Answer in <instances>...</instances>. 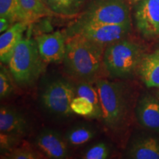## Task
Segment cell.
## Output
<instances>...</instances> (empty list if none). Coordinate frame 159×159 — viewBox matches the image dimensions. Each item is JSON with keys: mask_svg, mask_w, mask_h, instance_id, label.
Listing matches in <instances>:
<instances>
[{"mask_svg": "<svg viewBox=\"0 0 159 159\" xmlns=\"http://www.w3.org/2000/svg\"><path fill=\"white\" fill-rule=\"evenodd\" d=\"M132 2H137L139 1V0H131Z\"/></svg>", "mask_w": 159, "mask_h": 159, "instance_id": "27", "label": "cell"}, {"mask_svg": "<svg viewBox=\"0 0 159 159\" xmlns=\"http://www.w3.org/2000/svg\"><path fill=\"white\" fill-rule=\"evenodd\" d=\"M13 24H11L9 20L4 17H0V33H3L4 32L7 30Z\"/></svg>", "mask_w": 159, "mask_h": 159, "instance_id": "26", "label": "cell"}, {"mask_svg": "<svg viewBox=\"0 0 159 159\" xmlns=\"http://www.w3.org/2000/svg\"><path fill=\"white\" fill-rule=\"evenodd\" d=\"M105 49L80 35L68 36L63 60L66 74L80 81L91 83L103 67Z\"/></svg>", "mask_w": 159, "mask_h": 159, "instance_id": "1", "label": "cell"}, {"mask_svg": "<svg viewBox=\"0 0 159 159\" xmlns=\"http://www.w3.org/2000/svg\"><path fill=\"white\" fill-rule=\"evenodd\" d=\"M97 131L88 124H78L69 129L65 134V139L69 146L78 147L86 144L96 136Z\"/></svg>", "mask_w": 159, "mask_h": 159, "instance_id": "18", "label": "cell"}, {"mask_svg": "<svg viewBox=\"0 0 159 159\" xmlns=\"http://www.w3.org/2000/svg\"><path fill=\"white\" fill-rule=\"evenodd\" d=\"M68 36L66 32L55 31L36 36L39 54L45 63H60L64 57Z\"/></svg>", "mask_w": 159, "mask_h": 159, "instance_id": "10", "label": "cell"}, {"mask_svg": "<svg viewBox=\"0 0 159 159\" xmlns=\"http://www.w3.org/2000/svg\"><path fill=\"white\" fill-rule=\"evenodd\" d=\"M91 24H131L127 0H89L71 25Z\"/></svg>", "mask_w": 159, "mask_h": 159, "instance_id": "5", "label": "cell"}, {"mask_svg": "<svg viewBox=\"0 0 159 159\" xmlns=\"http://www.w3.org/2000/svg\"><path fill=\"white\" fill-rule=\"evenodd\" d=\"M13 77L10 71L6 69L2 64L0 69V97L1 99L7 98L13 92Z\"/></svg>", "mask_w": 159, "mask_h": 159, "instance_id": "24", "label": "cell"}, {"mask_svg": "<svg viewBox=\"0 0 159 159\" xmlns=\"http://www.w3.org/2000/svg\"><path fill=\"white\" fill-rule=\"evenodd\" d=\"M134 18L137 30L144 38L159 36V0H139Z\"/></svg>", "mask_w": 159, "mask_h": 159, "instance_id": "8", "label": "cell"}, {"mask_svg": "<svg viewBox=\"0 0 159 159\" xmlns=\"http://www.w3.org/2000/svg\"><path fill=\"white\" fill-rule=\"evenodd\" d=\"M131 30V24H91L71 26L66 30L67 36L78 34L89 41L106 47L127 38Z\"/></svg>", "mask_w": 159, "mask_h": 159, "instance_id": "7", "label": "cell"}, {"mask_svg": "<svg viewBox=\"0 0 159 159\" xmlns=\"http://www.w3.org/2000/svg\"><path fill=\"white\" fill-rule=\"evenodd\" d=\"M102 122L109 130L116 131L122 128L128 113V99L125 87L122 83L108 80H97Z\"/></svg>", "mask_w": 159, "mask_h": 159, "instance_id": "4", "label": "cell"}, {"mask_svg": "<svg viewBox=\"0 0 159 159\" xmlns=\"http://www.w3.org/2000/svg\"><path fill=\"white\" fill-rule=\"evenodd\" d=\"M138 71L147 87L159 88V49L144 55Z\"/></svg>", "mask_w": 159, "mask_h": 159, "instance_id": "15", "label": "cell"}, {"mask_svg": "<svg viewBox=\"0 0 159 159\" xmlns=\"http://www.w3.org/2000/svg\"><path fill=\"white\" fill-rule=\"evenodd\" d=\"M24 21L30 24L41 18L52 14L43 0H19Z\"/></svg>", "mask_w": 159, "mask_h": 159, "instance_id": "17", "label": "cell"}, {"mask_svg": "<svg viewBox=\"0 0 159 159\" xmlns=\"http://www.w3.org/2000/svg\"><path fill=\"white\" fill-rule=\"evenodd\" d=\"M127 156L133 159H159V139L152 136L137 137L130 143Z\"/></svg>", "mask_w": 159, "mask_h": 159, "instance_id": "14", "label": "cell"}, {"mask_svg": "<svg viewBox=\"0 0 159 159\" xmlns=\"http://www.w3.org/2000/svg\"><path fill=\"white\" fill-rule=\"evenodd\" d=\"M71 108L74 114L80 116L93 119L102 118V115L97 111L93 103L85 97H75L71 103Z\"/></svg>", "mask_w": 159, "mask_h": 159, "instance_id": "20", "label": "cell"}, {"mask_svg": "<svg viewBox=\"0 0 159 159\" xmlns=\"http://www.w3.org/2000/svg\"><path fill=\"white\" fill-rule=\"evenodd\" d=\"M28 122L25 115L9 105L0 108V133L22 138L27 134Z\"/></svg>", "mask_w": 159, "mask_h": 159, "instance_id": "11", "label": "cell"}, {"mask_svg": "<svg viewBox=\"0 0 159 159\" xmlns=\"http://www.w3.org/2000/svg\"><path fill=\"white\" fill-rule=\"evenodd\" d=\"M44 63L35 40L23 39L7 65L15 82L21 87H29L34 84L43 72Z\"/></svg>", "mask_w": 159, "mask_h": 159, "instance_id": "3", "label": "cell"}, {"mask_svg": "<svg viewBox=\"0 0 159 159\" xmlns=\"http://www.w3.org/2000/svg\"><path fill=\"white\" fill-rule=\"evenodd\" d=\"M20 137L10 135L4 133H0V149L1 152L4 155L7 154L13 148L18 146L20 141Z\"/></svg>", "mask_w": 159, "mask_h": 159, "instance_id": "25", "label": "cell"}, {"mask_svg": "<svg viewBox=\"0 0 159 159\" xmlns=\"http://www.w3.org/2000/svg\"><path fill=\"white\" fill-rule=\"evenodd\" d=\"M29 24L25 21H18L2 33L0 36V60L4 64H8L10 59L14 52Z\"/></svg>", "mask_w": 159, "mask_h": 159, "instance_id": "13", "label": "cell"}, {"mask_svg": "<svg viewBox=\"0 0 159 159\" xmlns=\"http://www.w3.org/2000/svg\"><path fill=\"white\" fill-rule=\"evenodd\" d=\"M43 2L53 14L70 17L80 14L86 0H43Z\"/></svg>", "mask_w": 159, "mask_h": 159, "instance_id": "16", "label": "cell"}, {"mask_svg": "<svg viewBox=\"0 0 159 159\" xmlns=\"http://www.w3.org/2000/svg\"><path fill=\"white\" fill-rule=\"evenodd\" d=\"M35 146L48 158L64 159L70 157L69 144L65 137L52 129H44L35 139Z\"/></svg>", "mask_w": 159, "mask_h": 159, "instance_id": "9", "label": "cell"}, {"mask_svg": "<svg viewBox=\"0 0 159 159\" xmlns=\"http://www.w3.org/2000/svg\"><path fill=\"white\" fill-rule=\"evenodd\" d=\"M0 17H4L14 24L25 21L19 0H0Z\"/></svg>", "mask_w": 159, "mask_h": 159, "instance_id": "19", "label": "cell"}, {"mask_svg": "<svg viewBox=\"0 0 159 159\" xmlns=\"http://www.w3.org/2000/svg\"><path fill=\"white\" fill-rule=\"evenodd\" d=\"M144 56L142 46L125 38L105 47L103 68L113 78H128L138 70Z\"/></svg>", "mask_w": 159, "mask_h": 159, "instance_id": "2", "label": "cell"}, {"mask_svg": "<svg viewBox=\"0 0 159 159\" xmlns=\"http://www.w3.org/2000/svg\"><path fill=\"white\" fill-rule=\"evenodd\" d=\"M76 96L83 97L89 99L94 105L97 111L102 115V108H101L100 99L98 91L96 85L94 86L90 82H83L80 81V83L75 86Z\"/></svg>", "mask_w": 159, "mask_h": 159, "instance_id": "21", "label": "cell"}, {"mask_svg": "<svg viewBox=\"0 0 159 159\" xmlns=\"http://www.w3.org/2000/svg\"><path fill=\"white\" fill-rule=\"evenodd\" d=\"M136 115L138 122L149 130L159 132V98L145 94L137 103Z\"/></svg>", "mask_w": 159, "mask_h": 159, "instance_id": "12", "label": "cell"}, {"mask_svg": "<svg viewBox=\"0 0 159 159\" xmlns=\"http://www.w3.org/2000/svg\"><path fill=\"white\" fill-rule=\"evenodd\" d=\"M111 150L105 142H97L91 145L82 154L83 159H106L110 158Z\"/></svg>", "mask_w": 159, "mask_h": 159, "instance_id": "23", "label": "cell"}, {"mask_svg": "<svg viewBox=\"0 0 159 159\" xmlns=\"http://www.w3.org/2000/svg\"><path fill=\"white\" fill-rule=\"evenodd\" d=\"M4 158L9 159H39L43 158V155L39 150L33 149L29 144L16 146L5 155Z\"/></svg>", "mask_w": 159, "mask_h": 159, "instance_id": "22", "label": "cell"}, {"mask_svg": "<svg viewBox=\"0 0 159 159\" xmlns=\"http://www.w3.org/2000/svg\"><path fill=\"white\" fill-rule=\"evenodd\" d=\"M75 97V86L65 78L55 77L43 83L40 91L39 100L47 113L65 118L73 114L71 103Z\"/></svg>", "mask_w": 159, "mask_h": 159, "instance_id": "6", "label": "cell"}]
</instances>
